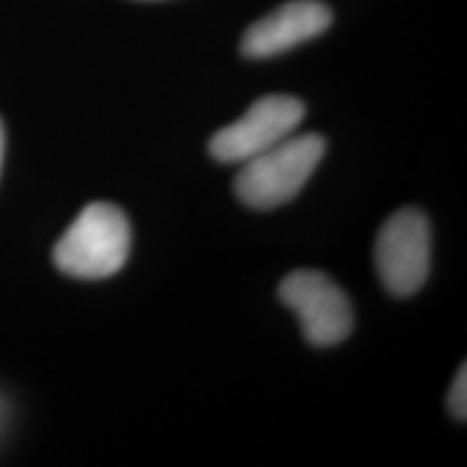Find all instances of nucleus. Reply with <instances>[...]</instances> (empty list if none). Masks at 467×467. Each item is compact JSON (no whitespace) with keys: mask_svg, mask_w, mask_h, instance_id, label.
Wrapping results in <instances>:
<instances>
[{"mask_svg":"<svg viewBox=\"0 0 467 467\" xmlns=\"http://www.w3.org/2000/svg\"><path fill=\"white\" fill-rule=\"evenodd\" d=\"M327 150L325 139L317 132L285 137L273 148L244 161L234 191L244 206L273 210L299 195L309 175L317 171Z\"/></svg>","mask_w":467,"mask_h":467,"instance_id":"nucleus-1","label":"nucleus"},{"mask_svg":"<svg viewBox=\"0 0 467 467\" xmlns=\"http://www.w3.org/2000/svg\"><path fill=\"white\" fill-rule=\"evenodd\" d=\"M132 232L128 217L107 202H93L55 247V265L69 277L104 279L124 268Z\"/></svg>","mask_w":467,"mask_h":467,"instance_id":"nucleus-2","label":"nucleus"},{"mask_svg":"<svg viewBox=\"0 0 467 467\" xmlns=\"http://www.w3.org/2000/svg\"><path fill=\"white\" fill-rule=\"evenodd\" d=\"M279 299L299 317L303 336L314 347H336L353 331V306L340 285L312 268L292 271L279 284Z\"/></svg>","mask_w":467,"mask_h":467,"instance_id":"nucleus-3","label":"nucleus"},{"mask_svg":"<svg viewBox=\"0 0 467 467\" xmlns=\"http://www.w3.org/2000/svg\"><path fill=\"white\" fill-rule=\"evenodd\" d=\"M375 265L385 290L411 296L431 271V223L418 208H402L385 221L375 243Z\"/></svg>","mask_w":467,"mask_h":467,"instance_id":"nucleus-4","label":"nucleus"},{"mask_svg":"<svg viewBox=\"0 0 467 467\" xmlns=\"http://www.w3.org/2000/svg\"><path fill=\"white\" fill-rule=\"evenodd\" d=\"M306 117V104L295 96L273 93L255 100L241 119L221 128L210 139V156L225 165H243L273 148L299 128Z\"/></svg>","mask_w":467,"mask_h":467,"instance_id":"nucleus-5","label":"nucleus"},{"mask_svg":"<svg viewBox=\"0 0 467 467\" xmlns=\"http://www.w3.org/2000/svg\"><path fill=\"white\" fill-rule=\"evenodd\" d=\"M331 20L334 14L320 0H290L244 31L241 52L247 58L277 57L318 37Z\"/></svg>","mask_w":467,"mask_h":467,"instance_id":"nucleus-6","label":"nucleus"},{"mask_svg":"<svg viewBox=\"0 0 467 467\" xmlns=\"http://www.w3.org/2000/svg\"><path fill=\"white\" fill-rule=\"evenodd\" d=\"M448 409H451L454 420L465 422V418H467V368H465V364L459 368L457 377H454L451 394H448Z\"/></svg>","mask_w":467,"mask_h":467,"instance_id":"nucleus-7","label":"nucleus"},{"mask_svg":"<svg viewBox=\"0 0 467 467\" xmlns=\"http://www.w3.org/2000/svg\"><path fill=\"white\" fill-rule=\"evenodd\" d=\"M3 159H5V126L0 121V169H3Z\"/></svg>","mask_w":467,"mask_h":467,"instance_id":"nucleus-8","label":"nucleus"}]
</instances>
